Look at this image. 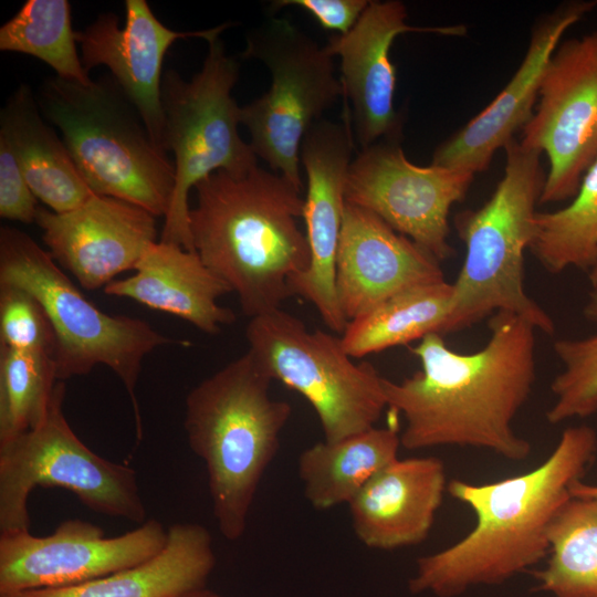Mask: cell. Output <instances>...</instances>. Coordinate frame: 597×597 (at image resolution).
<instances>
[{
	"label": "cell",
	"mask_w": 597,
	"mask_h": 597,
	"mask_svg": "<svg viewBox=\"0 0 597 597\" xmlns=\"http://www.w3.org/2000/svg\"><path fill=\"white\" fill-rule=\"evenodd\" d=\"M491 335L479 350L449 348L440 334L411 347L421 369L401 381L384 377L387 407L406 426L400 443L408 450L439 446L471 447L510 461H524L532 444L513 422L532 392L535 327L506 312L493 314Z\"/></svg>",
	"instance_id": "obj_1"
},
{
	"label": "cell",
	"mask_w": 597,
	"mask_h": 597,
	"mask_svg": "<svg viewBox=\"0 0 597 597\" xmlns=\"http://www.w3.org/2000/svg\"><path fill=\"white\" fill-rule=\"evenodd\" d=\"M596 454V430L569 427L526 473L484 484L449 482L447 491L471 507L475 525L453 545L417 559L410 593L458 597L473 587L504 584L540 563L549 553L552 521Z\"/></svg>",
	"instance_id": "obj_2"
},
{
	"label": "cell",
	"mask_w": 597,
	"mask_h": 597,
	"mask_svg": "<svg viewBox=\"0 0 597 597\" xmlns=\"http://www.w3.org/2000/svg\"><path fill=\"white\" fill-rule=\"evenodd\" d=\"M189 209L195 251L238 295L250 318L281 308L290 280L310 263L302 189L259 166L212 172L196 187Z\"/></svg>",
	"instance_id": "obj_3"
},
{
	"label": "cell",
	"mask_w": 597,
	"mask_h": 597,
	"mask_svg": "<svg viewBox=\"0 0 597 597\" xmlns=\"http://www.w3.org/2000/svg\"><path fill=\"white\" fill-rule=\"evenodd\" d=\"M272 380L247 352L186 398L188 443L205 462L213 515L228 541L244 534L258 486L292 415L290 402L270 397Z\"/></svg>",
	"instance_id": "obj_4"
},
{
	"label": "cell",
	"mask_w": 597,
	"mask_h": 597,
	"mask_svg": "<svg viewBox=\"0 0 597 597\" xmlns=\"http://www.w3.org/2000/svg\"><path fill=\"white\" fill-rule=\"evenodd\" d=\"M504 149V175L490 199L454 219L465 256L452 283L444 334L498 312L515 314L545 334L555 331L552 317L524 285V252L533 241L535 206L546 178L542 154L514 139Z\"/></svg>",
	"instance_id": "obj_5"
},
{
	"label": "cell",
	"mask_w": 597,
	"mask_h": 597,
	"mask_svg": "<svg viewBox=\"0 0 597 597\" xmlns=\"http://www.w3.org/2000/svg\"><path fill=\"white\" fill-rule=\"evenodd\" d=\"M36 100L94 193L130 202L157 218L166 216L175 166L112 75L87 85L48 78Z\"/></svg>",
	"instance_id": "obj_6"
},
{
	"label": "cell",
	"mask_w": 597,
	"mask_h": 597,
	"mask_svg": "<svg viewBox=\"0 0 597 597\" xmlns=\"http://www.w3.org/2000/svg\"><path fill=\"white\" fill-rule=\"evenodd\" d=\"M0 284L25 290L45 310L55 334L57 381L86 375L97 365L117 375L132 400L140 440L135 389L143 359L157 347L182 342L160 334L143 320L102 312L61 271L49 251L17 228L0 229Z\"/></svg>",
	"instance_id": "obj_7"
},
{
	"label": "cell",
	"mask_w": 597,
	"mask_h": 597,
	"mask_svg": "<svg viewBox=\"0 0 597 597\" xmlns=\"http://www.w3.org/2000/svg\"><path fill=\"white\" fill-rule=\"evenodd\" d=\"M201 70L187 81L164 73L161 106L164 147L175 156V188L159 241L195 251L189 228V192L212 172L243 174L258 166L239 133L240 111L231 95L239 63L219 36L208 41Z\"/></svg>",
	"instance_id": "obj_8"
},
{
	"label": "cell",
	"mask_w": 597,
	"mask_h": 597,
	"mask_svg": "<svg viewBox=\"0 0 597 597\" xmlns=\"http://www.w3.org/2000/svg\"><path fill=\"white\" fill-rule=\"evenodd\" d=\"M245 337L269 376L310 402L327 442L374 428L387 407L384 377L368 362L354 363L341 337L310 331L281 308L250 318Z\"/></svg>",
	"instance_id": "obj_9"
},
{
	"label": "cell",
	"mask_w": 597,
	"mask_h": 597,
	"mask_svg": "<svg viewBox=\"0 0 597 597\" xmlns=\"http://www.w3.org/2000/svg\"><path fill=\"white\" fill-rule=\"evenodd\" d=\"M244 59L262 62L271 85L241 107L250 147L270 168L303 190L301 146L307 132L343 95L333 55L283 19H271L247 35Z\"/></svg>",
	"instance_id": "obj_10"
},
{
	"label": "cell",
	"mask_w": 597,
	"mask_h": 597,
	"mask_svg": "<svg viewBox=\"0 0 597 597\" xmlns=\"http://www.w3.org/2000/svg\"><path fill=\"white\" fill-rule=\"evenodd\" d=\"M64 381H56L42 422L0 444V533L30 528L28 498L38 486L73 492L94 512L146 521L137 474L96 454L70 427L62 409Z\"/></svg>",
	"instance_id": "obj_11"
},
{
	"label": "cell",
	"mask_w": 597,
	"mask_h": 597,
	"mask_svg": "<svg viewBox=\"0 0 597 597\" xmlns=\"http://www.w3.org/2000/svg\"><path fill=\"white\" fill-rule=\"evenodd\" d=\"M520 143L548 159L540 203L576 195L597 159V30L557 45Z\"/></svg>",
	"instance_id": "obj_12"
},
{
	"label": "cell",
	"mask_w": 597,
	"mask_h": 597,
	"mask_svg": "<svg viewBox=\"0 0 597 597\" xmlns=\"http://www.w3.org/2000/svg\"><path fill=\"white\" fill-rule=\"evenodd\" d=\"M474 174L430 164L418 166L398 140L360 149L345 182V201L371 211L438 261L452 254L448 242L451 207L461 201Z\"/></svg>",
	"instance_id": "obj_13"
},
{
	"label": "cell",
	"mask_w": 597,
	"mask_h": 597,
	"mask_svg": "<svg viewBox=\"0 0 597 597\" xmlns=\"http://www.w3.org/2000/svg\"><path fill=\"white\" fill-rule=\"evenodd\" d=\"M168 528L154 519L119 536L83 520H66L48 536L0 533V597L83 584L142 564L166 546Z\"/></svg>",
	"instance_id": "obj_14"
},
{
	"label": "cell",
	"mask_w": 597,
	"mask_h": 597,
	"mask_svg": "<svg viewBox=\"0 0 597 597\" xmlns=\"http://www.w3.org/2000/svg\"><path fill=\"white\" fill-rule=\"evenodd\" d=\"M346 125L321 119L305 135L301 164L306 175L303 218L310 250L307 269L289 282L291 295L311 302L328 328L343 334L348 321L336 291V260L345 207V182L353 160Z\"/></svg>",
	"instance_id": "obj_15"
},
{
	"label": "cell",
	"mask_w": 597,
	"mask_h": 597,
	"mask_svg": "<svg viewBox=\"0 0 597 597\" xmlns=\"http://www.w3.org/2000/svg\"><path fill=\"white\" fill-rule=\"evenodd\" d=\"M406 20L402 2L369 1L354 28L331 36L325 46L341 59L343 95L360 149L400 136L401 119L394 106L397 74L389 55L394 40L406 32L462 35L467 31L462 25L417 28Z\"/></svg>",
	"instance_id": "obj_16"
},
{
	"label": "cell",
	"mask_w": 597,
	"mask_h": 597,
	"mask_svg": "<svg viewBox=\"0 0 597 597\" xmlns=\"http://www.w3.org/2000/svg\"><path fill=\"white\" fill-rule=\"evenodd\" d=\"M156 218L130 202L94 193L67 212L39 208L35 222L54 261L83 289L97 290L135 270L157 242Z\"/></svg>",
	"instance_id": "obj_17"
},
{
	"label": "cell",
	"mask_w": 597,
	"mask_h": 597,
	"mask_svg": "<svg viewBox=\"0 0 597 597\" xmlns=\"http://www.w3.org/2000/svg\"><path fill=\"white\" fill-rule=\"evenodd\" d=\"M233 25L226 22L199 31L167 28L146 0L125 1V23L112 12L101 13L85 29L76 31L81 60L88 72L104 65L140 114L151 138L164 147L161 83L164 60L172 43L180 39L202 38L207 42Z\"/></svg>",
	"instance_id": "obj_18"
},
{
	"label": "cell",
	"mask_w": 597,
	"mask_h": 597,
	"mask_svg": "<svg viewBox=\"0 0 597 597\" xmlns=\"http://www.w3.org/2000/svg\"><path fill=\"white\" fill-rule=\"evenodd\" d=\"M444 281L427 250L369 210L345 202L336 260V291L348 322L396 294Z\"/></svg>",
	"instance_id": "obj_19"
},
{
	"label": "cell",
	"mask_w": 597,
	"mask_h": 597,
	"mask_svg": "<svg viewBox=\"0 0 597 597\" xmlns=\"http://www.w3.org/2000/svg\"><path fill=\"white\" fill-rule=\"evenodd\" d=\"M596 6L597 1H573L544 17L511 80L484 109L437 147L432 164L474 175L488 169L494 154L531 118L544 71L563 34Z\"/></svg>",
	"instance_id": "obj_20"
},
{
	"label": "cell",
	"mask_w": 597,
	"mask_h": 597,
	"mask_svg": "<svg viewBox=\"0 0 597 597\" xmlns=\"http://www.w3.org/2000/svg\"><path fill=\"white\" fill-rule=\"evenodd\" d=\"M447 488L444 464L439 458H397L348 503L355 535L365 546L381 551L423 542Z\"/></svg>",
	"instance_id": "obj_21"
},
{
	"label": "cell",
	"mask_w": 597,
	"mask_h": 597,
	"mask_svg": "<svg viewBox=\"0 0 597 597\" xmlns=\"http://www.w3.org/2000/svg\"><path fill=\"white\" fill-rule=\"evenodd\" d=\"M135 271L128 277L107 284L104 293L178 316L210 335L219 334L223 325L237 318L230 308L217 302L231 290L197 252L157 241Z\"/></svg>",
	"instance_id": "obj_22"
},
{
	"label": "cell",
	"mask_w": 597,
	"mask_h": 597,
	"mask_svg": "<svg viewBox=\"0 0 597 597\" xmlns=\"http://www.w3.org/2000/svg\"><path fill=\"white\" fill-rule=\"evenodd\" d=\"M214 565L210 532L200 524L176 523L163 551L142 564L83 584L10 597H174L206 587Z\"/></svg>",
	"instance_id": "obj_23"
},
{
	"label": "cell",
	"mask_w": 597,
	"mask_h": 597,
	"mask_svg": "<svg viewBox=\"0 0 597 597\" xmlns=\"http://www.w3.org/2000/svg\"><path fill=\"white\" fill-rule=\"evenodd\" d=\"M36 96L22 83L0 112V138L14 154L36 199L62 213L94 195L62 137L44 121Z\"/></svg>",
	"instance_id": "obj_24"
},
{
	"label": "cell",
	"mask_w": 597,
	"mask_h": 597,
	"mask_svg": "<svg viewBox=\"0 0 597 597\" xmlns=\"http://www.w3.org/2000/svg\"><path fill=\"white\" fill-rule=\"evenodd\" d=\"M400 446L398 428L389 426L306 448L297 461L305 498L318 510L348 504L377 472L398 458Z\"/></svg>",
	"instance_id": "obj_25"
},
{
	"label": "cell",
	"mask_w": 597,
	"mask_h": 597,
	"mask_svg": "<svg viewBox=\"0 0 597 597\" xmlns=\"http://www.w3.org/2000/svg\"><path fill=\"white\" fill-rule=\"evenodd\" d=\"M453 287L446 280L402 291L371 312L348 322L341 341L345 352L360 358L384 349L444 335Z\"/></svg>",
	"instance_id": "obj_26"
},
{
	"label": "cell",
	"mask_w": 597,
	"mask_h": 597,
	"mask_svg": "<svg viewBox=\"0 0 597 597\" xmlns=\"http://www.w3.org/2000/svg\"><path fill=\"white\" fill-rule=\"evenodd\" d=\"M547 566L536 589L552 597H597V499L572 496L548 528Z\"/></svg>",
	"instance_id": "obj_27"
},
{
	"label": "cell",
	"mask_w": 597,
	"mask_h": 597,
	"mask_svg": "<svg viewBox=\"0 0 597 597\" xmlns=\"http://www.w3.org/2000/svg\"><path fill=\"white\" fill-rule=\"evenodd\" d=\"M67 0H28L0 28V50L36 57L56 76L91 84L76 48Z\"/></svg>",
	"instance_id": "obj_28"
},
{
	"label": "cell",
	"mask_w": 597,
	"mask_h": 597,
	"mask_svg": "<svg viewBox=\"0 0 597 597\" xmlns=\"http://www.w3.org/2000/svg\"><path fill=\"white\" fill-rule=\"evenodd\" d=\"M530 249L552 273L593 266L597 259V159L584 174L569 205L536 212Z\"/></svg>",
	"instance_id": "obj_29"
},
{
	"label": "cell",
	"mask_w": 597,
	"mask_h": 597,
	"mask_svg": "<svg viewBox=\"0 0 597 597\" xmlns=\"http://www.w3.org/2000/svg\"><path fill=\"white\" fill-rule=\"evenodd\" d=\"M56 381L53 356L0 347V444L42 422Z\"/></svg>",
	"instance_id": "obj_30"
},
{
	"label": "cell",
	"mask_w": 597,
	"mask_h": 597,
	"mask_svg": "<svg viewBox=\"0 0 597 597\" xmlns=\"http://www.w3.org/2000/svg\"><path fill=\"white\" fill-rule=\"evenodd\" d=\"M554 352L564 369L552 381L555 401L546 412L552 425L597 412V333L579 339H557Z\"/></svg>",
	"instance_id": "obj_31"
},
{
	"label": "cell",
	"mask_w": 597,
	"mask_h": 597,
	"mask_svg": "<svg viewBox=\"0 0 597 597\" xmlns=\"http://www.w3.org/2000/svg\"><path fill=\"white\" fill-rule=\"evenodd\" d=\"M55 334L41 303L29 292L0 284V347L54 357Z\"/></svg>",
	"instance_id": "obj_32"
},
{
	"label": "cell",
	"mask_w": 597,
	"mask_h": 597,
	"mask_svg": "<svg viewBox=\"0 0 597 597\" xmlns=\"http://www.w3.org/2000/svg\"><path fill=\"white\" fill-rule=\"evenodd\" d=\"M39 208L22 169L8 146L0 138V216L23 223L35 222Z\"/></svg>",
	"instance_id": "obj_33"
},
{
	"label": "cell",
	"mask_w": 597,
	"mask_h": 597,
	"mask_svg": "<svg viewBox=\"0 0 597 597\" xmlns=\"http://www.w3.org/2000/svg\"><path fill=\"white\" fill-rule=\"evenodd\" d=\"M369 1L367 0H279L275 9L295 6L308 14L324 29L346 34L357 23Z\"/></svg>",
	"instance_id": "obj_34"
},
{
	"label": "cell",
	"mask_w": 597,
	"mask_h": 597,
	"mask_svg": "<svg viewBox=\"0 0 597 597\" xmlns=\"http://www.w3.org/2000/svg\"><path fill=\"white\" fill-rule=\"evenodd\" d=\"M572 496L576 498H596L597 499V485L587 484L582 480L577 481L570 489Z\"/></svg>",
	"instance_id": "obj_35"
},
{
	"label": "cell",
	"mask_w": 597,
	"mask_h": 597,
	"mask_svg": "<svg viewBox=\"0 0 597 597\" xmlns=\"http://www.w3.org/2000/svg\"><path fill=\"white\" fill-rule=\"evenodd\" d=\"M174 597H223L222 595L207 589L206 587L191 589Z\"/></svg>",
	"instance_id": "obj_36"
},
{
	"label": "cell",
	"mask_w": 597,
	"mask_h": 597,
	"mask_svg": "<svg viewBox=\"0 0 597 597\" xmlns=\"http://www.w3.org/2000/svg\"><path fill=\"white\" fill-rule=\"evenodd\" d=\"M584 314L588 318L597 320V289L590 293Z\"/></svg>",
	"instance_id": "obj_37"
},
{
	"label": "cell",
	"mask_w": 597,
	"mask_h": 597,
	"mask_svg": "<svg viewBox=\"0 0 597 597\" xmlns=\"http://www.w3.org/2000/svg\"><path fill=\"white\" fill-rule=\"evenodd\" d=\"M589 270V282L595 290L597 289V259Z\"/></svg>",
	"instance_id": "obj_38"
}]
</instances>
